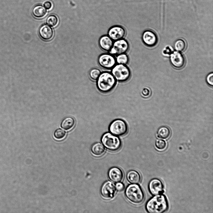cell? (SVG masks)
<instances>
[{"mask_svg":"<svg viewBox=\"0 0 213 213\" xmlns=\"http://www.w3.org/2000/svg\"><path fill=\"white\" fill-rule=\"evenodd\" d=\"M65 134V131L60 128L56 130L54 133V137L58 139L63 138Z\"/></svg>","mask_w":213,"mask_h":213,"instance_id":"cell-26","label":"cell"},{"mask_svg":"<svg viewBox=\"0 0 213 213\" xmlns=\"http://www.w3.org/2000/svg\"><path fill=\"white\" fill-rule=\"evenodd\" d=\"M91 151L92 154L97 157L101 156L105 152L104 146L100 143H96L92 145L91 147Z\"/></svg>","mask_w":213,"mask_h":213,"instance_id":"cell-18","label":"cell"},{"mask_svg":"<svg viewBox=\"0 0 213 213\" xmlns=\"http://www.w3.org/2000/svg\"><path fill=\"white\" fill-rule=\"evenodd\" d=\"M206 81L210 86H212L213 85V74L212 72L209 74L206 77Z\"/></svg>","mask_w":213,"mask_h":213,"instance_id":"cell-28","label":"cell"},{"mask_svg":"<svg viewBox=\"0 0 213 213\" xmlns=\"http://www.w3.org/2000/svg\"><path fill=\"white\" fill-rule=\"evenodd\" d=\"M129 48L128 42L123 38L114 41L112 48L109 52L114 55L117 56L123 53H126Z\"/></svg>","mask_w":213,"mask_h":213,"instance_id":"cell-8","label":"cell"},{"mask_svg":"<svg viewBox=\"0 0 213 213\" xmlns=\"http://www.w3.org/2000/svg\"><path fill=\"white\" fill-rule=\"evenodd\" d=\"M116 63L117 64L124 65H127L129 61V58L126 53H123L116 56Z\"/></svg>","mask_w":213,"mask_h":213,"instance_id":"cell-23","label":"cell"},{"mask_svg":"<svg viewBox=\"0 0 213 213\" xmlns=\"http://www.w3.org/2000/svg\"><path fill=\"white\" fill-rule=\"evenodd\" d=\"M115 186L116 189L119 191H122L124 188V186L123 184L120 182L117 183Z\"/></svg>","mask_w":213,"mask_h":213,"instance_id":"cell-29","label":"cell"},{"mask_svg":"<svg viewBox=\"0 0 213 213\" xmlns=\"http://www.w3.org/2000/svg\"><path fill=\"white\" fill-rule=\"evenodd\" d=\"M148 189L150 192L153 195L161 194L163 191V183L157 178L152 179L149 183Z\"/></svg>","mask_w":213,"mask_h":213,"instance_id":"cell-12","label":"cell"},{"mask_svg":"<svg viewBox=\"0 0 213 213\" xmlns=\"http://www.w3.org/2000/svg\"><path fill=\"white\" fill-rule=\"evenodd\" d=\"M46 9L41 5H38L35 6L32 10V14L36 18L43 17L46 15Z\"/></svg>","mask_w":213,"mask_h":213,"instance_id":"cell-19","label":"cell"},{"mask_svg":"<svg viewBox=\"0 0 213 213\" xmlns=\"http://www.w3.org/2000/svg\"><path fill=\"white\" fill-rule=\"evenodd\" d=\"M126 31L123 27L115 26L108 30V35L114 41L123 39L125 35Z\"/></svg>","mask_w":213,"mask_h":213,"instance_id":"cell-11","label":"cell"},{"mask_svg":"<svg viewBox=\"0 0 213 213\" xmlns=\"http://www.w3.org/2000/svg\"><path fill=\"white\" fill-rule=\"evenodd\" d=\"M127 178L128 181L132 184H138L141 180L140 174L134 170H130L128 172L127 174Z\"/></svg>","mask_w":213,"mask_h":213,"instance_id":"cell-17","label":"cell"},{"mask_svg":"<svg viewBox=\"0 0 213 213\" xmlns=\"http://www.w3.org/2000/svg\"><path fill=\"white\" fill-rule=\"evenodd\" d=\"M142 40L143 43L149 47L155 46L158 42V37L156 34L153 31L146 30L142 35Z\"/></svg>","mask_w":213,"mask_h":213,"instance_id":"cell-10","label":"cell"},{"mask_svg":"<svg viewBox=\"0 0 213 213\" xmlns=\"http://www.w3.org/2000/svg\"><path fill=\"white\" fill-rule=\"evenodd\" d=\"M111 73L116 81L124 82L127 81L131 76V72L126 65L117 64L111 69Z\"/></svg>","mask_w":213,"mask_h":213,"instance_id":"cell-5","label":"cell"},{"mask_svg":"<svg viewBox=\"0 0 213 213\" xmlns=\"http://www.w3.org/2000/svg\"><path fill=\"white\" fill-rule=\"evenodd\" d=\"M98 62L101 68L107 70H111L116 64L115 58L109 53L100 55L98 58Z\"/></svg>","mask_w":213,"mask_h":213,"instance_id":"cell-7","label":"cell"},{"mask_svg":"<svg viewBox=\"0 0 213 213\" xmlns=\"http://www.w3.org/2000/svg\"><path fill=\"white\" fill-rule=\"evenodd\" d=\"M96 80V85L98 89L104 93H108L112 90L116 83V80L112 74L108 71L101 72Z\"/></svg>","mask_w":213,"mask_h":213,"instance_id":"cell-2","label":"cell"},{"mask_svg":"<svg viewBox=\"0 0 213 213\" xmlns=\"http://www.w3.org/2000/svg\"><path fill=\"white\" fill-rule=\"evenodd\" d=\"M155 145L158 149L163 150L166 148L167 143L163 139H157L155 141Z\"/></svg>","mask_w":213,"mask_h":213,"instance_id":"cell-27","label":"cell"},{"mask_svg":"<svg viewBox=\"0 0 213 213\" xmlns=\"http://www.w3.org/2000/svg\"><path fill=\"white\" fill-rule=\"evenodd\" d=\"M58 19L57 17L54 15H50L47 18L46 22L48 25L51 27H54L57 24Z\"/></svg>","mask_w":213,"mask_h":213,"instance_id":"cell-24","label":"cell"},{"mask_svg":"<svg viewBox=\"0 0 213 213\" xmlns=\"http://www.w3.org/2000/svg\"><path fill=\"white\" fill-rule=\"evenodd\" d=\"M108 177L110 180L115 183L120 182L123 178V173L119 168L114 167L111 168L108 172Z\"/></svg>","mask_w":213,"mask_h":213,"instance_id":"cell-14","label":"cell"},{"mask_svg":"<svg viewBox=\"0 0 213 213\" xmlns=\"http://www.w3.org/2000/svg\"><path fill=\"white\" fill-rule=\"evenodd\" d=\"M101 141L104 146L111 151L118 150L121 146V141L119 138L109 132L103 135Z\"/></svg>","mask_w":213,"mask_h":213,"instance_id":"cell-4","label":"cell"},{"mask_svg":"<svg viewBox=\"0 0 213 213\" xmlns=\"http://www.w3.org/2000/svg\"><path fill=\"white\" fill-rule=\"evenodd\" d=\"M116 189L114 184L111 182L108 181L102 185L100 193L103 197L106 199L112 198L115 194Z\"/></svg>","mask_w":213,"mask_h":213,"instance_id":"cell-9","label":"cell"},{"mask_svg":"<svg viewBox=\"0 0 213 213\" xmlns=\"http://www.w3.org/2000/svg\"><path fill=\"white\" fill-rule=\"evenodd\" d=\"M125 195L127 199L135 205L141 203L144 199L143 192L140 186L132 184L128 186L125 191Z\"/></svg>","mask_w":213,"mask_h":213,"instance_id":"cell-3","label":"cell"},{"mask_svg":"<svg viewBox=\"0 0 213 213\" xmlns=\"http://www.w3.org/2000/svg\"><path fill=\"white\" fill-rule=\"evenodd\" d=\"M101 72L100 70L96 68L91 69L89 72V76L91 79L96 80L100 75Z\"/></svg>","mask_w":213,"mask_h":213,"instance_id":"cell-25","label":"cell"},{"mask_svg":"<svg viewBox=\"0 0 213 213\" xmlns=\"http://www.w3.org/2000/svg\"><path fill=\"white\" fill-rule=\"evenodd\" d=\"M168 206L166 197L160 194L150 199L146 204V208L150 213H162L167 210Z\"/></svg>","mask_w":213,"mask_h":213,"instance_id":"cell-1","label":"cell"},{"mask_svg":"<svg viewBox=\"0 0 213 213\" xmlns=\"http://www.w3.org/2000/svg\"><path fill=\"white\" fill-rule=\"evenodd\" d=\"M170 61L171 64L177 69L182 68L185 64V59L184 56L181 53L174 51L171 54Z\"/></svg>","mask_w":213,"mask_h":213,"instance_id":"cell-13","label":"cell"},{"mask_svg":"<svg viewBox=\"0 0 213 213\" xmlns=\"http://www.w3.org/2000/svg\"><path fill=\"white\" fill-rule=\"evenodd\" d=\"M174 48L177 51H183L186 48V42L182 39H178L174 43Z\"/></svg>","mask_w":213,"mask_h":213,"instance_id":"cell-22","label":"cell"},{"mask_svg":"<svg viewBox=\"0 0 213 213\" xmlns=\"http://www.w3.org/2000/svg\"><path fill=\"white\" fill-rule=\"evenodd\" d=\"M75 123V121L73 118L67 117L62 120L61 124V126L62 128L67 130L71 128L74 126Z\"/></svg>","mask_w":213,"mask_h":213,"instance_id":"cell-20","label":"cell"},{"mask_svg":"<svg viewBox=\"0 0 213 213\" xmlns=\"http://www.w3.org/2000/svg\"><path fill=\"white\" fill-rule=\"evenodd\" d=\"M44 7L46 9H50L52 7L51 3L50 1H46L44 4Z\"/></svg>","mask_w":213,"mask_h":213,"instance_id":"cell-31","label":"cell"},{"mask_svg":"<svg viewBox=\"0 0 213 213\" xmlns=\"http://www.w3.org/2000/svg\"><path fill=\"white\" fill-rule=\"evenodd\" d=\"M142 94L144 96H148L150 94V90L148 88H144L142 91Z\"/></svg>","mask_w":213,"mask_h":213,"instance_id":"cell-30","label":"cell"},{"mask_svg":"<svg viewBox=\"0 0 213 213\" xmlns=\"http://www.w3.org/2000/svg\"><path fill=\"white\" fill-rule=\"evenodd\" d=\"M170 130L167 127L162 126L158 129L157 132V136L162 139H167L170 136Z\"/></svg>","mask_w":213,"mask_h":213,"instance_id":"cell-21","label":"cell"},{"mask_svg":"<svg viewBox=\"0 0 213 213\" xmlns=\"http://www.w3.org/2000/svg\"><path fill=\"white\" fill-rule=\"evenodd\" d=\"M114 41L108 36L104 35L99 38V44L103 51L109 52L112 48Z\"/></svg>","mask_w":213,"mask_h":213,"instance_id":"cell-15","label":"cell"},{"mask_svg":"<svg viewBox=\"0 0 213 213\" xmlns=\"http://www.w3.org/2000/svg\"><path fill=\"white\" fill-rule=\"evenodd\" d=\"M109 130L112 134L117 136L124 135L127 132L128 127L123 120L118 119L113 121L109 127Z\"/></svg>","mask_w":213,"mask_h":213,"instance_id":"cell-6","label":"cell"},{"mask_svg":"<svg viewBox=\"0 0 213 213\" xmlns=\"http://www.w3.org/2000/svg\"><path fill=\"white\" fill-rule=\"evenodd\" d=\"M39 33L41 39L45 41L51 39L53 36L52 29L48 25L44 24L40 27Z\"/></svg>","mask_w":213,"mask_h":213,"instance_id":"cell-16","label":"cell"}]
</instances>
